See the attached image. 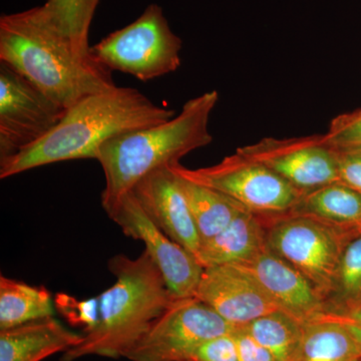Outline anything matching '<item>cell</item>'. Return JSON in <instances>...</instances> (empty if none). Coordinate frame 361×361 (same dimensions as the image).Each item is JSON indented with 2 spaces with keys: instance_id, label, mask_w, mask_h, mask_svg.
<instances>
[{
  "instance_id": "obj_10",
  "label": "cell",
  "mask_w": 361,
  "mask_h": 361,
  "mask_svg": "<svg viewBox=\"0 0 361 361\" xmlns=\"http://www.w3.org/2000/svg\"><path fill=\"white\" fill-rule=\"evenodd\" d=\"M237 152L270 169L301 193L338 182L337 152L324 134L263 137Z\"/></svg>"
},
{
  "instance_id": "obj_29",
  "label": "cell",
  "mask_w": 361,
  "mask_h": 361,
  "mask_svg": "<svg viewBox=\"0 0 361 361\" xmlns=\"http://www.w3.org/2000/svg\"><path fill=\"white\" fill-rule=\"evenodd\" d=\"M361 361V360H360Z\"/></svg>"
},
{
  "instance_id": "obj_6",
  "label": "cell",
  "mask_w": 361,
  "mask_h": 361,
  "mask_svg": "<svg viewBox=\"0 0 361 361\" xmlns=\"http://www.w3.org/2000/svg\"><path fill=\"white\" fill-rule=\"evenodd\" d=\"M263 220L266 248L302 273L326 301L344 248L357 235L292 213Z\"/></svg>"
},
{
  "instance_id": "obj_8",
  "label": "cell",
  "mask_w": 361,
  "mask_h": 361,
  "mask_svg": "<svg viewBox=\"0 0 361 361\" xmlns=\"http://www.w3.org/2000/svg\"><path fill=\"white\" fill-rule=\"evenodd\" d=\"M234 329L196 297L177 298L125 358L130 361H188L204 342Z\"/></svg>"
},
{
  "instance_id": "obj_26",
  "label": "cell",
  "mask_w": 361,
  "mask_h": 361,
  "mask_svg": "<svg viewBox=\"0 0 361 361\" xmlns=\"http://www.w3.org/2000/svg\"><path fill=\"white\" fill-rule=\"evenodd\" d=\"M336 152L338 182L361 194V152Z\"/></svg>"
},
{
  "instance_id": "obj_17",
  "label": "cell",
  "mask_w": 361,
  "mask_h": 361,
  "mask_svg": "<svg viewBox=\"0 0 361 361\" xmlns=\"http://www.w3.org/2000/svg\"><path fill=\"white\" fill-rule=\"evenodd\" d=\"M291 213L320 221L349 234L361 233V194L341 182L304 192Z\"/></svg>"
},
{
  "instance_id": "obj_24",
  "label": "cell",
  "mask_w": 361,
  "mask_h": 361,
  "mask_svg": "<svg viewBox=\"0 0 361 361\" xmlns=\"http://www.w3.org/2000/svg\"><path fill=\"white\" fill-rule=\"evenodd\" d=\"M99 0H47L49 4L77 32L89 35L90 26Z\"/></svg>"
},
{
  "instance_id": "obj_27",
  "label": "cell",
  "mask_w": 361,
  "mask_h": 361,
  "mask_svg": "<svg viewBox=\"0 0 361 361\" xmlns=\"http://www.w3.org/2000/svg\"><path fill=\"white\" fill-rule=\"evenodd\" d=\"M233 336L236 341L240 361H275L269 351L261 345L245 327H235Z\"/></svg>"
},
{
  "instance_id": "obj_2",
  "label": "cell",
  "mask_w": 361,
  "mask_h": 361,
  "mask_svg": "<svg viewBox=\"0 0 361 361\" xmlns=\"http://www.w3.org/2000/svg\"><path fill=\"white\" fill-rule=\"evenodd\" d=\"M175 116L174 110L161 108L139 90L116 85L68 109L61 122L40 141L0 163V178L59 161L97 160L99 149L109 140L167 122Z\"/></svg>"
},
{
  "instance_id": "obj_5",
  "label": "cell",
  "mask_w": 361,
  "mask_h": 361,
  "mask_svg": "<svg viewBox=\"0 0 361 361\" xmlns=\"http://www.w3.org/2000/svg\"><path fill=\"white\" fill-rule=\"evenodd\" d=\"M182 47L161 7L151 4L134 23L90 47V52L109 71L149 82L179 68Z\"/></svg>"
},
{
  "instance_id": "obj_22",
  "label": "cell",
  "mask_w": 361,
  "mask_h": 361,
  "mask_svg": "<svg viewBox=\"0 0 361 361\" xmlns=\"http://www.w3.org/2000/svg\"><path fill=\"white\" fill-rule=\"evenodd\" d=\"M325 305L327 315L344 314L361 305V233L344 248Z\"/></svg>"
},
{
  "instance_id": "obj_28",
  "label": "cell",
  "mask_w": 361,
  "mask_h": 361,
  "mask_svg": "<svg viewBox=\"0 0 361 361\" xmlns=\"http://www.w3.org/2000/svg\"><path fill=\"white\" fill-rule=\"evenodd\" d=\"M345 324L361 344V305L341 315H329Z\"/></svg>"
},
{
  "instance_id": "obj_9",
  "label": "cell",
  "mask_w": 361,
  "mask_h": 361,
  "mask_svg": "<svg viewBox=\"0 0 361 361\" xmlns=\"http://www.w3.org/2000/svg\"><path fill=\"white\" fill-rule=\"evenodd\" d=\"M66 113L20 73L0 63V163L40 141Z\"/></svg>"
},
{
  "instance_id": "obj_3",
  "label": "cell",
  "mask_w": 361,
  "mask_h": 361,
  "mask_svg": "<svg viewBox=\"0 0 361 361\" xmlns=\"http://www.w3.org/2000/svg\"><path fill=\"white\" fill-rule=\"evenodd\" d=\"M108 267L116 281L99 297L97 322L78 345L63 353L61 361L92 355L125 358L177 299L147 251L135 259L114 256Z\"/></svg>"
},
{
  "instance_id": "obj_21",
  "label": "cell",
  "mask_w": 361,
  "mask_h": 361,
  "mask_svg": "<svg viewBox=\"0 0 361 361\" xmlns=\"http://www.w3.org/2000/svg\"><path fill=\"white\" fill-rule=\"evenodd\" d=\"M244 327L275 361H301L304 325L283 311L261 316Z\"/></svg>"
},
{
  "instance_id": "obj_15",
  "label": "cell",
  "mask_w": 361,
  "mask_h": 361,
  "mask_svg": "<svg viewBox=\"0 0 361 361\" xmlns=\"http://www.w3.org/2000/svg\"><path fill=\"white\" fill-rule=\"evenodd\" d=\"M84 334H75L54 317L0 330V361H42L78 345Z\"/></svg>"
},
{
  "instance_id": "obj_12",
  "label": "cell",
  "mask_w": 361,
  "mask_h": 361,
  "mask_svg": "<svg viewBox=\"0 0 361 361\" xmlns=\"http://www.w3.org/2000/svg\"><path fill=\"white\" fill-rule=\"evenodd\" d=\"M195 297L235 327L280 310L254 277L238 265L204 268Z\"/></svg>"
},
{
  "instance_id": "obj_13",
  "label": "cell",
  "mask_w": 361,
  "mask_h": 361,
  "mask_svg": "<svg viewBox=\"0 0 361 361\" xmlns=\"http://www.w3.org/2000/svg\"><path fill=\"white\" fill-rule=\"evenodd\" d=\"M132 193L149 219L196 257L202 243L200 234L179 179L170 167L149 173L135 185Z\"/></svg>"
},
{
  "instance_id": "obj_11",
  "label": "cell",
  "mask_w": 361,
  "mask_h": 361,
  "mask_svg": "<svg viewBox=\"0 0 361 361\" xmlns=\"http://www.w3.org/2000/svg\"><path fill=\"white\" fill-rule=\"evenodd\" d=\"M123 234L144 242L145 251L160 269L166 284L177 298L195 297L204 267L193 254L173 241L142 210L135 195H126L109 215Z\"/></svg>"
},
{
  "instance_id": "obj_20",
  "label": "cell",
  "mask_w": 361,
  "mask_h": 361,
  "mask_svg": "<svg viewBox=\"0 0 361 361\" xmlns=\"http://www.w3.org/2000/svg\"><path fill=\"white\" fill-rule=\"evenodd\" d=\"M177 177L193 215L202 243L219 234L240 213L247 211L237 202L215 190L183 179L179 176Z\"/></svg>"
},
{
  "instance_id": "obj_18",
  "label": "cell",
  "mask_w": 361,
  "mask_h": 361,
  "mask_svg": "<svg viewBox=\"0 0 361 361\" xmlns=\"http://www.w3.org/2000/svg\"><path fill=\"white\" fill-rule=\"evenodd\" d=\"M54 315L52 297L47 288L0 276V330Z\"/></svg>"
},
{
  "instance_id": "obj_1",
  "label": "cell",
  "mask_w": 361,
  "mask_h": 361,
  "mask_svg": "<svg viewBox=\"0 0 361 361\" xmlns=\"http://www.w3.org/2000/svg\"><path fill=\"white\" fill-rule=\"evenodd\" d=\"M0 63H6L66 110L116 87L78 35L49 4L0 18Z\"/></svg>"
},
{
  "instance_id": "obj_7",
  "label": "cell",
  "mask_w": 361,
  "mask_h": 361,
  "mask_svg": "<svg viewBox=\"0 0 361 361\" xmlns=\"http://www.w3.org/2000/svg\"><path fill=\"white\" fill-rule=\"evenodd\" d=\"M169 166L183 179L215 190L261 218L291 213L302 194L270 169L237 151L211 167Z\"/></svg>"
},
{
  "instance_id": "obj_4",
  "label": "cell",
  "mask_w": 361,
  "mask_h": 361,
  "mask_svg": "<svg viewBox=\"0 0 361 361\" xmlns=\"http://www.w3.org/2000/svg\"><path fill=\"white\" fill-rule=\"evenodd\" d=\"M216 90L190 99L179 115L146 129L113 137L99 149L97 161L106 178L102 206L108 216L135 185L157 169L180 163L213 141L209 118L218 103Z\"/></svg>"
},
{
  "instance_id": "obj_16",
  "label": "cell",
  "mask_w": 361,
  "mask_h": 361,
  "mask_svg": "<svg viewBox=\"0 0 361 361\" xmlns=\"http://www.w3.org/2000/svg\"><path fill=\"white\" fill-rule=\"evenodd\" d=\"M266 249L263 218L243 211L213 238L201 244L196 258L202 267L242 265Z\"/></svg>"
},
{
  "instance_id": "obj_25",
  "label": "cell",
  "mask_w": 361,
  "mask_h": 361,
  "mask_svg": "<svg viewBox=\"0 0 361 361\" xmlns=\"http://www.w3.org/2000/svg\"><path fill=\"white\" fill-rule=\"evenodd\" d=\"M188 361H240L233 331L204 342Z\"/></svg>"
},
{
  "instance_id": "obj_19",
  "label": "cell",
  "mask_w": 361,
  "mask_h": 361,
  "mask_svg": "<svg viewBox=\"0 0 361 361\" xmlns=\"http://www.w3.org/2000/svg\"><path fill=\"white\" fill-rule=\"evenodd\" d=\"M360 360V342L343 323L326 315L304 325L301 361Z\"/></svg>"
},
{
  "instance_id": "obj_23",
  "label": "cell",
  "mask_w": 361,
  "mask_h": 361,
  "mask_svg": "<svg viewBox=\"0 0 361 361\" xmlns=\"http://www.w3.org/2000/svg\"><path fill=\"white\" fill-rule=\"evenodd\" d=\"M324 135L336 151L361 152V109L337 116Z\"/></svg>"
},
{
  "instance_id": "obj_14",
  "label": "cell",
  "mask_w": 361,
  "mask_h": 361,
  "mask_svg": "<svg viewBox=\"0 0 361 361\" xmlns=\"http://www.w3.org/2000/svg\"><path fill=\"white\" fill-rule=\"evenodd\" d=\"M238 266L254 277L280 310L297 322L305 325L327 315L324 299L310 280L267 248Z\"/></svg>"
}]
</instances>
